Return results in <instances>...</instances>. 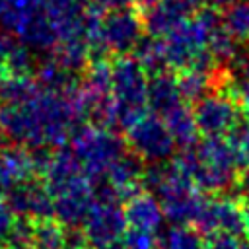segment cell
I'll return each instance as SVG.
<instances>
[{"instance_id":"obj_26","label":"cell","mask_w":249,"mask_h":249,"mask_svg":"<svg viewBox=\"0 0 249 249\" xmlns=\"http://www.w3.org/2000/svg\"><path fill=\"white\" fill-rule=\"evenodd\" d=\"M12 226H14V214H12L10 206L6 204V200L0 198V241H4L8 237Z\"/></svg>"},{"instance_id":"obj_20","label":"cell","mask_w":249,"mask_h":249,"mask_svg":"<svg viewBox=\"0 0 249 249\" xmlns=\"http://www.w3.org/2000/svg\"><path fill=\"white\" fill-rule=\"evenodd\" d=\"M224 27L237 43L249 41V0H237L222 14Z\"/></svg>"},{"instance_id":"obj_7","label":"cell","mask_w":249,"mask_h":249,"mask_svg":"<svg viewBox=\"0 0 249 249\" xmlns=\"http://www.w3.org/2000/svg\"><path fill=\"white\" fill-rule=\"evenodd\" d=\"M195 228L202 235L212 233H231V235H245V216L243 204H239L231 196H216L204 198Z\"/></svg>"},{"instance_id":"obj_29","label":"cell","mask_w":249,"mask_h":249,"mask_svg":"<svg viewBox=\"0 0 249 249\" xmlns=\"http://www.w3.org/2000/svg\"><path fill=\"white\" fill-rule=\"evenodd\" d=\"M237 189L241 191V195L249 200V169L239 177V181H237Z\"/></svg>"},{"instance_id":"obj_23","label":"cell","mask_w":249,"mask_h":249,"mask_svg":"<svg viewBox=\"0 0 249 249\" xmlns=\"http://www.w3.org/2000/svg\"><path fill=\"white\" fill-rule=\"evenodd\" d=\"M123 243L126 249H160L156 231L140 230V228H126L123 235Z\"/></svg>"},{"instance_id":"obj_17","label":"cell","mask_w":249,"mask_h":249,"mask_svg":"<svg viewBox=\"0 0 249 249\" xmlns=\"http://www.w3.org/2000/svg\"><path fill=\"white\" fill-rule=\"evenodd\" d=\"M41 93L39 84L31 76H6L0 91V103L10 107L27 105Z\"/></svg>"},{"instance_id":"obj_36","label":"cell","mask_w":249,"mask_h":249,"mask_svg":"<svg viewBox=\"0 0 249 249\" xmlns=\"http://www.w3.org/2000/svg\"><path fill=\"white\" fill-rule=\"evenodd\" d=\"M33 249H35V247H33Z\"/></svg>"},{"instance_id":"obj_32","label":"cell","mask_w":249,"mask_h":249,"mask_svg":"<svg viewBox=\"0 0 249 249\" xmlns=\"http://www.w3.org/2000/svg\"><path fill=\"white\" fill-rule=\"evenodd\" d=\"M35 2H37V4H39L43 10H47L49 6H53V4H54V2H58V0H35Z\"/></svg>"},{"instance_id":"obj_10","label":"cell","mask_w":249,"mask_h":249,"mask_svg":"<svg viewBox=\"0 0 249 249\" xmlns=\"http://www.w3.org/2000/svg\"><path fill=\"white\" fill-rule=\"evenodd\" d=\"M200 8V0H156L142 10L144 29L150 37L163 39L189 21Z\"/></svg>"},{"instance_id":"obj_27","label":"cell","mask_w":249,"mask_h":249,"mask_svg":"<svg viewBox=\"0 0 249 249\" xmlns=\"http://www.w3.org/2000/svg\"><path fill=\"white\" fill-rule=\"evenodd\" d=\"M136 0H93V6H97L99 10H123V8H130Z\"/></svg>"},{"instance_id":"obj_8","label":"cell","mask_w":249,"mask_h":249,"mask_svg":"<svg viewBox=\"0 0 249 249\" xmlns=\"http://www.w3.org/2000/svg\"><path fill=\"white\" fill-rule=\"evenodd\" d=\"M6 204L18 218L41 222L54 216V196L51 195L45 183L33 177L16 183L6 193Z\"/></svg>"},{"instance_id":"obj_2","label":"cell","mask_w":249,"mask_h":249,"mask_svg":"<svg viewBox=\"0 0 249 249\" xmlns=\"http://www.w3.org/2000/svg\"><path fill=\"white\" fill-rule=\"evenodd\" d=\"M111 93L115 99V128L128 130L146 115L148 72L134 56H117L113 62Z\"/></svg>"},{"instance_id":"obj_30","label":"cell","mask_w":249,"mask_h":249,"mask_svg":"<svg viewBox=\"0 0 249 249\" xmlns=\"http://www.w3.org/2000/svg\"><path fill=\"white\" fill-rule=\"evenodd\" d=\"M243 216H245V235H249V200L243 204Z\"/></svg>"},{"instance_id":"obj_18","label":"cell","mask_w":249,"mask_h":249,"mask_svg":"<svg viewBox=\"0 0 249 249\" xmlns=\"http://www.w3.org/2000/svg\"><path fill=\"white\" fill-rule=\"evenodd\" d=\"M160 249H204V237L191 226H163L158 235Z\"/></svg>"},{"instance_id":"obj_1","label":"cell","mask_w":249,"mask_h":249,"mask_svg":"<svg viewBox=\"0 0 249 249\" xmlns=\"http://www.w3.org/2000/svg\"><path fill=\"white\" fill-rule=\"evenodd\" d=\"M175 160L189 171L198 189L212 195L237 187V169L243 163L231 138H204L183 148Z\"/></svg>"},{"instance_id":"obj_14","label":"cell","mask_w":249,"mask_h":249,"mask_svg":"<svg viewBox=\"0 0 249 249\" xmlns=\"http://www.w3.org/2000/svg\"><path fill=\"white\" fill-rule=\"evenodd\" d=\"M39 8L35 0H0V31L19 37Z\"/></svg>"},{"instance_id":"obj_24","label":"cell","mask_w":249,"mask_h":249,"mask_svg":"<svg viewBox=\"0 0 249 249\" xmlns=\"http://www.w3.org/2000/svg\"><path fill=\"white\" fill-rule=\"evenodd\" d=\"M204 249H243L237 235L231 233H212L204 239Z\"/></svg>"},{"instance_id":"obj_35","label":"cell","mask_w":249,"mask_h":249,"mask_svg":"<svg viewBox=\"0 0 249 249\" xmlns=\"http://www.w3.org/2000/svg\"><path fill=\"white\" fill-rule=\"evenodd\" d=\"M82 249H88V247H82Z\"/></svg>"},{"instance_id":"obj_16","label":"cell","mask_w":249,"mask_h":249,"mask_svg":"<svg viewBox=\"0 0 249 249\" xmlns=\"http://www.w3.org/2000/svg\"><path fill=\"white\" fill-rule=\"evenodd\" d=\"M175 144H179L181 148L193 146L198 142V128H196V121L193 115V109H189L185 103H181L179 107H175L173 111H169L163 117Z\"/></svg>"},{"instance_id":"obj_31","label":"cell","mask_w":249,"mask_h":249,"mask_svg":"<svg viewBox=\"0 0 249 249\" xmlns=\"http://www.w3.org/2000/svg\"><path fill=\"white\" fill-rule=\"evenodd\" d=\"M101 249H126V247H124L123 239H119V241H113V243H109V245H105V247H101Z\"/></svg>"},{"instance_id":"obj_4","label":"cell","mask_w":249,"mask_h":249,"mask_svg":"<svg viewBox=\"0 0 249 249\" xmlns=\"http://www.w3.org/2000/svg\"><path fill=\"white\" fill-rule=\"evenodd\" d=\"M196 128L204 138H226L241 124V107L228 88L214 89L195 103Z\"/></svg>"},{"instance_id":"obj_5","label":"cell","mask_w":249,"mask_h":249,"mask_svg":"<svg viewBox=\"0 0 249 249\" xmlns=\"http://www.w3.org/2000/svg\"><path fill=\"white\" fill-rule=\"evenodd\" d=\"M126 144L128 150L150 163L171 160L177 146L165 121L158 115H144L138 123H134L126 130Z\"/></svg>"},{"instance_id":"obj_21","label":"cell","mask_w":249,"mask_h":249,"mask_svg":"<svg viewBox=\"0 0 249 249\" xmlns=\"http://www.w3.org/2000/svg\"><path fill=\"white\" fill-rule=\"evenodd\" d=\"M35 249H66V228L53 220H41L35 224L33 233Z\"/></svg>"},{"instance_id":"obj_15","label":"cell","mask_w":249,"mask_h":249,"mask_svg":"<svg viewBox=\"0 0 249 249\" xmlns=\"http://www.w3.org/2000/svg\"><path fill=\"white\" fill-rule=\"evenodd\" d=\"M74 76L76 74L64 68L53 54L39 60L35 68V82L43 91H54V93L68 91L72 86H76Z\"/></svg>"},{"instance_id":"obj_25","label":"cell","mask_w":249,"mask_h":249,"mask_svg":"<svg viewBox=\"0 0 249 249\" xmlns=\"http://www.w3.org/2000/svg\"><path fill=\"white\" fill-rule=\"evenodd\" d=\"M233 140V144L237 146L239 154H241V161L245 165H249V121L247 123H241L230 136Z\"/></svg>"},{"instance_id":"obj_3","label":"cell","mask_w":249,"mask_h":249,"mask_svg":"<svg viewBox=\"0 0 249 249\" xmlns=\"http://www.w3.org/2000/svg\"><path fill=\"white\" fill-rule=\"evenodd\" d=\"M70 148L80 158L88 181L95 183L105 179L109 167L126 152L128 144L117 130L84 124L70 134Z\"/></svg>"},{"instance_id":"obj_28","label":"cell","mask_w":249,"mask_h":249,"mask_svg":"<svg viewBox=\"0 0 249 249\" xmlns=\"http://www.w3.org/2000/svg\"><path fill=\"white\" fill-rule=\"evenodd\" d=\"M231 93L235 95V99H237V103L241 107V113L249 119V86L247 88H239V89H235Z\"/></svg>"},{"instance_id":"obj_11","label":"cell","mask_w":249,"mask_h":249,"mask_svg":"<svg viewBox=\"0 0 249 249\" xmlns=\"http://www.w3.org/2000/svg\"><path fill=\"white\" fill-rule=\"evenodd\" d=\"M95 204L91 183L54 196V218L62 228H80Z\"/></svg>"},{"instance_id":"obj_19","label":"cell","mask_w":249,"mask_h":249,"mask_svg":"<svg viewBox=\"0 0 249 249\" xmlns=\"http://www.w3.org/2000/svg\"><path fill=\"white\" fill-rule=\"evenodd\" d=\"M134 58L144 66V70L154 76L160 72H167L165 53H163V41L158 37L144 35V39L134 49Z\"/></svg>"},{"instance_id":"obj_22","label":"cell","mask_w":249,"mask_h":249,"mask_svg":"<svg viewBox=\"0 0 249 249\" xmlns=\"http://www.w3.org/2000/svg\"><path fill=\"white\" fill-rule=\"evenodd\" d=\"M37 68V62L29 51V47H25L23 43H16L12 45L6 62H4V70L8 76H31Z\"/></svg>"},{"instance_id":"obj_6","label":"cell","mask_w":249,"mask_h":249,"mask_svg":"<svg viewBox=\"0 0 249 249\" xmlns=\"http://www.w3.org/2000/svg\"><path fill=\"white\" fill-rule=\"evenodd\" d=\"M144 21L142 14L132 8L113 10L103 16L101 21V41L105 53H113L117 56H126L134 53L136 45L144 39Z\"/></svg>"},{"instance_id":"obj_9","label":"cell","mask_w":249,"mask_h":249,"mask_svg":"<svg viewBox=\"0 0 249 249\" xmlns=\"http://www.w3.org/2000/svg\"><path fill=\"white\" fill-rule=\"evenodd\" d=\"M128 228L124 208L119 202H95L82 230L89 247L101 249L113 241L123 239Z\"/></svg>"},{"instance_id":"obj_13","label":"cell","mask_w":249,"mask_h":249,"mask_svg":"<svg viewBox=\"0 0 249 249\" xmlns=\"http://www.w3.org/2000/svg\"><path fill=\"white\" fill-rule=\"evenodd\" d=\"M124 216L128 228H140L150 231H160L165 222V214L160 200L148 193H140L130 198L124 206Z\"/></svg>"},{"instance_id":"obj_33","label":"cell","mask_w":249,"mask_h":249,"mask_svg":"<svg viewBox=\"0 0 249 249\" xmlns=\"http://www.w3.org/2000/svg\"><path fill=\"white\" fill-rule=\"evenodd\" d=\"M6 70L4 68H0V91H2V86H4V82H6Z\"/></svg>"},{"instance_id":"obj_12","label":"cell","mask_w":249,"mask_h":249,"mask_svg":"<svg viewBox=\"0 0 249 249\" xmlns=\"http://www.w3.org/2000/svg\"><path fill=\"white\" fill-rule=\"evenodd\" d=\"M183 103L177 78H173L169 72H160L150 76L148 80V109L158 115L165 117L169 111L179 107Z\"/></svg>"},{"instance_id":"obj_34","label":"cell","mask_w":249,"mask_h":249,"mask_svg":"<svg viewBox=\"0 0 249 249\" xmlns=\"http://www.w3.org/2000/svg\"><path fill=\"white\" fill-rule=\"evenodd\" d=\"M2 142H4V132H2V126H0V148H2Z\"/></svg>"}]
</instances>
